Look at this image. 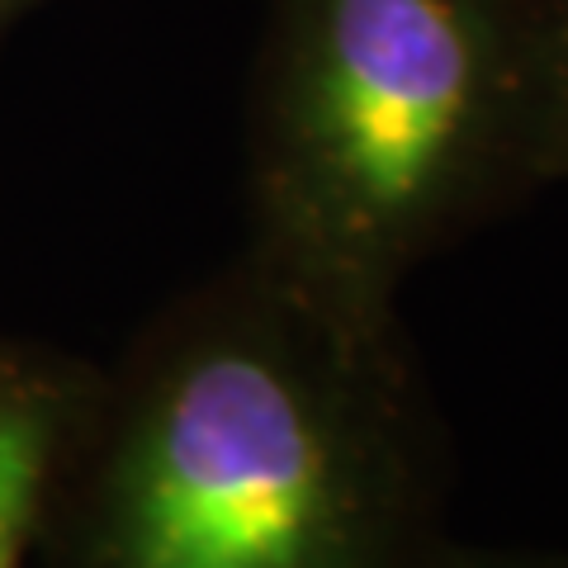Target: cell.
Wrapping results in <instances>:
<instances>
[{"label": "cell", "instance_id": "277c9868", "mask_svg": "<svg viewBox=\"0 0 568 568\" xmlns=\"http://www.w3.org/2000/svg\"><path fill=\"white\" fill-rule=\"evenodd\" d=\"M440 568H568V549H503L455 540Z\"/></svg>", "mask_w": 568, "mask_h": 568}, {"label": "cell", "instance_id": "3957f363", "mask_svg": "<svg viewBox=\"0 0 568 568\" xmlns=\"http://www.w3.org/2000/svg\"><path fill=\"white\" fill-rule=\"evenodd\" d=\"M100 365L0 336V568H39Z\"/></svg>", "mask_w": 568, "mask_h": 568}, {"label": "cell", "instance_id": "7a4b0ae2", "mask_svg": "<svg viewBox=\"0 0 568 568\" xmlns=\"http://www.w3.org/2000/svg\"><path fill=\"white\" fill-rule=\"evenodd\" d=\"M559 185V0H271L246 246L388 323L426 261Z\"/></svg>", "mask_w": 568, "mask_h": 568}, {"label": "cell", "instance_id": "6da1fadb", "mask_svg": "<svg viewBox=\"0 0 568 568\" xmlns=\"http://www.w3.org/2000/svg\"><path fill=\"white\" fill-rule=\"evenodd\" d=\"M450 545L403 317L237 252L100 369L39 568H440Z\"/></svg>", "mask_w": 568, "mask_h": 568}, {"label": "cell", "instance_id": "5b68a950", "mask_svg": "<svg viewBox=\"0 0 568 568\" xmlns=\"http://www.w3.org/2000/svg\"><path fill=\"white\" fill-rule=\"evenodd\" d=\"M559 185H568V0H559Z\"/></svg>", "mask_w": 568, "mask_h": 568}]
</instances>
